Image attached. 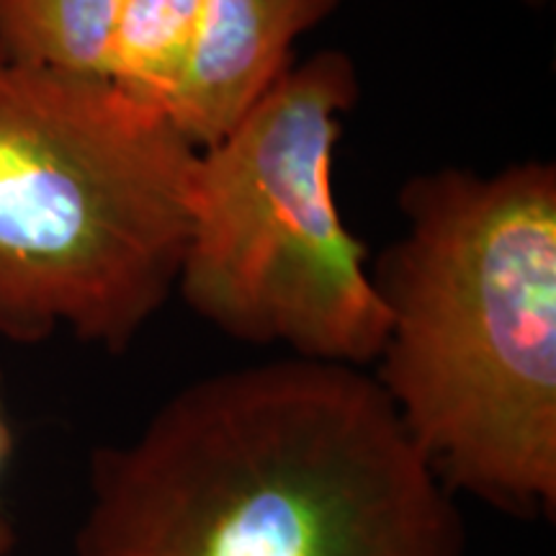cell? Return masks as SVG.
<instances>
[{
	"label": "cell",
	"mask_w": 556,
	"mask_h": 556,
	"mask_svg": "<svg viewBox=\"0 0 556 556\" xmlns=\"http://www.w3.org/2000/svg\"><path fill=\"white\" fill-rule=\"evenodd\" d=\"M75 556H467V528L374 374L289 356L96 451Z\"/></svg>",
	"instance_id": "6da1fadb"
},
{
	"label": "cell",
	"mask_w": 556,
	"mask_h": 556,
	"mask_svg": "<svg viewBox=\"0 0 556 556\" xmlns=\"http://www.w3.org/2000/svg\"><path fill=\"white\" fill-rule=\"evenodd\" d=\"M379 263L389 309L374 379L454 495L556 510V170L446 168L400 193Z\"/></svg>",
	"instance_id": "7a4b0ae2"
},
{
	"label": "cell",
	"mask_w": 556,
	"mask_h": 556,
	"mask_svg": "<svg viewBox=\"0 0 556 556\" xmlns=\"http://www.w3.org/2000/svg\"><path fill=\"white\" fill-rule=\"evenodd\" d=\"M197 160L109 80L0 54V338L127 351L176 289Z\"/></svg>",
	"instance_id": "3957f363"
},
{
	"label": "cell",
	"mask_w": 556,
	"mask_h": 556,
	"mask_svg": "<svg viewBox=\"0 0 556 556\" xmlns=\"http://www.w3.org/2000/svg\"><path fill=\"white\" fill-rule=\"evenodd\" d=\"M358 96L351 58L317 52L291 62L219 142L199 150L176 287L225 336L281 343L299 358L377 364L389 309L330 186L340 116Z\"/></svg>",
	"instance_id": "277c9868"
},
{
	"label": "cell",
	"mask_w": 556,
	"mask_h": 556,
	"mask_svg": "<svg viewBox=\"0 0 556 556\" xmlns=\"http://www.w3.org/2000/svg\"><path fill=\"white\" fill-rule=\"evenodd\" d=\"M340 0H199L186 83L170 124L197 150L212 148L291 65L294 41Z\"/></svg>",
	"instance_id": "5b68a950"
},
{
	"label": "cell",
	"mask_w": 556,
	"mask_h": 556,
	"mask_svg": "<svg viewBox=\"0 0 556 556\" xmlns=\"http://www.w3.org/2000/svg\"><path fill=\"white\" fill-rule=\"evenodd\" d=\"M127 0H0V54L109 80Z\"/></svg>",
	"instance_id": "8992f818"
},
{
	"label": "cell",
	"mask_w": 556,
	"mask_h": 556,
	"mask_svg": "<svg viewBox=\"0 0 556 556\" xmlns=\"http://www.w3.org/2000/svg\"><path fill=\"white\" fill-rule=\"evenodd\" d=\"M199 0H127L109 83L170 122L189 73Z\"/></svg>",
	"instance_id": "52a82bcc"
},
{
	"label": "cell",
	"mask_w": 556,
	"mask_h": 556,
	"mask_svg": "<svg viewBox=\"0 0 556 556\" xmlns=\"http://www.w3.org/2000/svg\"><path fill=\"white\" fill-rule=\"evenodd\" d=\"M3 384V379H0ZM13 428L9 415H5V402H3V387H0V475H3L5 467H9L11 456H13Z\"/></svg>",
	"instance_id": "ba28073f"
},
{
	"label": "cell",
	"mask_w": 556,
	"mask_h": 556,
	"mask_svg": "<svg viewBox=\"0 0 556 556\" xmlns=\"http://www.w3.org/2000/svg\"><path fill=\"white\" fill-rule=\"evenodd\" d=\"M13 548V526L9 516H5L3 505H0V556H9Z\"/></svg>",
	"instance_id": "9c48e42d"
},
{
	"label": "cell",
	"mask_w": 556,
	"mask_h": 556,
	"mask_svg": "<svg viewBox=\"0 0 556 556\" xmlns=\"http://www.w3.org/2000/svg\"><path fill=\"white\" fill-rule=\"evenodd\" d=\"M536 3H541V0H536Z\"/></svg>",
	"instance_id": "30bf717a"
}]
</instances>
